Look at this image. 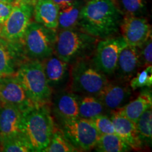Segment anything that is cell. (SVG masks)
<instances>
[{
    "label": "cell",
    "instance_id": "1",
    "mask_svg": "<svg viewBox=\"0 0 152 152\" xmlns=\"http://www.w3.org/2000/svg\"><path fill=\"white\" fill-rule=\"evenodd\" d=\"M123 18L115 0H89L83 5L77 27L98 39L117 35Z\"/></svg>",
    "mask_w": 152,
    "mask_h": 152
},
{
    "label": "cell",
    "instance_id": "2",
    "mask_svg": "<svg viewBox=\"0 0 152 152\" xmlns=\"http://www.w3.org/2000/svg\"><path fill=\"white\" fill-rule=\"evenodd\" d=\"M56 126L49 104L30 106L23 111L21 132L33 151H43Z\"/></svg>",
    "mask_w": 152,
    "mask_h": 152
},
{
    "label": "cell",
    "instance_id": "3",
    "mask_svg": "<svg viewBox=\"0 0 152 152\" xmlns=\"http://www.w3.org/2000/svg\"><path fill=\"white\" fill-rule=\"evenodd\" d=\"M98 41L97 38L80 29L60 30L57 32L54 54L71 65L78 60L90 58Z\"/></svg>",
    "mask_w": 152,
    "mask_h": 152
},
{
    "label": "cell",
    "instance_id": "4",
    "mask_svg": "<svg viewBox=\"0 0 152 152\" xmlns=\"http://www.w3.org/2000/svg\"><path fill=\"white\" fill-rule=\"evenodd\" d=\"M14 75L21 83L28 98L33 104L50 103L53 89L48 84L40 61H26L20 64Z\"/></svg>",
    "mask_w": 152,
    "mask_h": 152
},
{
    "label": "cell",
    "instance_id": "5",
    "mask_svg": "<svg viewBox=\"0 0 152 152\" xmlns=\"http://www.w3.org/2000/svg\"><path fill=\"white\" fill-rule=\"evenodd\" d=\"M70 69L72 92L83 95L97 96L109 80L95 67L90 58L77 61Z\"/></svg>",
    "mask_w": 152,
    "mask_h": 152
},
{
    "label": "cell",
    "instance_id": "6",
    "mask_svg": "<svg viewBox=\"0 0 152 152\" xmlns=\"http://www.w3.org/2000/svg\"><path fill=\"white\" fill-rule=\"evenodd\" d=\"M56 37L57 30L33 21L28 25L20 42L29 59L42 61L54 54Z\"/></svg>",
    "mask_w": 152,
    "mask_h": 152
},
{
    "label": "cell",
    "instance_id": "7",
    "mask_svg": "<svg viewBox=\"0 0 152 152\" xmlns=\"http://www.w3.org/2000/svg\"><path fill=\"white\" fill-rule=\"evenodd\" d=\"M61 130L78 151L94 149L99 134L89 120L76 118L60 121Z\"/></svg>",
    "mask_w": 152,
    "mask_h": 152
},
{
    "label": "cell",
    "instance_id": "8",
    "mask_svg": "<svg viewBox=\"0 0 152 152\" xmlns=\"http://www.w3.org/2000/svg\"><path fill=\"white\" fill-rule=\"evenodd\" d=\"M127 45L122 36L99 39L91 60L99 71L106 75H112L116 68L120 53Z\"/></svg>",
    "mask_w": 152,
    "mask_h": 152
},
{
    "label": "cell",
    "instance_id": "9",
    "mask_svg": "<svg viewBox=\"0 0 152 152\" xmlns=\"http://www.w3.org/2000/svg\"><path fill=\"white\" fill-rule=\"evenodd\" d=\"M33 14V5L15 4L8 18L0 27V37L9 42H20Z\"/></svg>",
    "mask_w": 152,
    "mask_h": 152
},
{
    "label": "cell",
    "instance_id": "10",
    "mask_svg": "<svg viewBox=\"0 0 152 152\" xmlns=\"http://www.w3.org/2000/svg\"><path fill=\"white\" fill-rule=\"evenodd\" d=\"M0 104L16 106L22 111L35 105L14 75L0 77Z\"/></svg>",
    "mask_w": 152,
    "mask_h": 152
},
{
    "label": "cell",
    "instance_id": "11",
    "mask_svg": "<svg viewBox=\"0 0 152 152\" xmlns=\"http://www.w3.org/2000/svg\"><path fill=\"white\" fill-rule=\"evenodd\" d=\"M120 30L128 45L139 48L151 37V26L142 16H123Z\"/></svg>",
    "mask_w": 152,
    "mask_h": 152
},
{
    "label": "cell",
    "instance_id": "12",
    "mask_svg": "<svg viewBox=\"0 0 152 152\" xmlns=\"http://www.w3.org/2000/svg\"><path fill=\"white\" fill-rule=\"evenodd\" d=\"M26 58L21 42L0 37V77L15 75L20 64L27 61Z\"/></svg>",
    "mask_w": 152,
    "mask_h": 152
},
{
    "label": "cell",
    "instance_id": "13",
    "mask_svg": "<svg viewBox=\"0 0 152 152\" xmlns=\"http://www.w3.org/2000/svg\"><path fill=\"white\" fill-rule=\"evenodd\" d=\"M132 94V89L127 84L118 83H109L99 92L97 98L106 110L115 111L121 109L128 102Z\"/></svg>",
    "mask_w": 152,
    "mask_h": 152
},
{
    "label": "cell",
    "instance_id": "14",
    "mask_svg": "<svg viewBox=\"0 0 152 152\" xmlns=\"http://www.w3.org/2000/svg\"><path fill=\"white\" fill-rule=\"evenodd\" d=\"M110 117L113 122L115 134L122 138L132 149H141L143 144L139 137L136 123L120 113L118 110L111 111Z\"/></svg>",
    "mask_w": 152,
    "mask_h": 152
},
{
    "label": "cell",
    "instance_id": "15",
    "mask_svg": "<svg viewBox=\"0 0 152 152\" xmlns=\"http://www.w3.org/2000/svg\"><path fill=\"white\" fill-rule=\"evenodd\" d=\"M47 80L52 88H58L64 84L70 76V64L55 54L42 61Z\"/></svg>",
    "mask_w": 152,
    "mask_h": 152
},
{
    "label": "cell",
    "instance_id": "16",
    "mask_svg": "<svg viewBox=\"0 0 152 152\" xmlns=\"http://www.w3.org/2000/svg\"><path fill=\"white\" fill-rule=\"evenodd\" d=\"M141 66L140 48L127 45L120 53L114 73L120 79L127 80L132 78Z\"/></svg>",
    "mask_w": 152,
    "mask_h": 152
},
{
    "label": "cell",
    "instance_id": "17",
    "mask_svg": "<svg viewBox=\"0 0 152 152\" xmlns=\"http://www.w3.org/2000/svg\"><path fill=\"white\" fill-rule=\"evenodd\" d=\"M79 97L80 95L68 91H62L56 95L53 102V113L58 121L79 117Z\"/></svg>",
    "mask_w": 152,
    "mask_h": 152
},
{
    "label": "cell",
    "instance_id": "18",
    "mask_svg": "<svg viewBox=\"0 0 152 152\" xmlns=\"http://www.w3.org/2000/svg\"><path fill=\"white\" fill-rule=\"evenodd\" d=\"M58 14L59 8L53 0H37L33 5L35 21L50 29H58Z\"/></svg>",
    "mask_w": 152,
    "mask_h": 152
},
{
    "label": "cell",
    "instance_id": "19",
    "mask_svg": "<svg viewBox=\"0 0 152 152\" xmlns=\"http://www.w3.org/2000/svg\"><path fill=\"white\" fill-rule=\"evenodd\" d=\"M23 111L18 107L1 104L0 106V135L21 132Z\"/></svg>",
    "mask_w": 152,
    "mask_h": 152
},
{
    "label": "cell",
    "instance_id": "20",
    "mask_svg": "<svg viewBox=\"0 0 152 152\" xmlns=\"http://www.w3.org/2000/svg\"><path fill=\"white\" fill-rule=\"evenodd\" d=\"M151 91L149 87H147V89L142 90L137 97L130 102H128L121 109H118V111L136 123L140 115L146 110L151 108Z\"/></svg>",
    "mask_w": 152,
    "mask_h": 152
},
{
    "label": "cell",
    "instance_id": "21",
    "mask_svg": "<svg viewBox=\"0 0 152 152\" xmlns=\"http://www.w3.org/2000/svg\"><path fill=\"white\" fill-rule=\"evenodd\" d=\"M84 4L83 0H75L70 5L60 9L58 28L60 30H66L77 28L80 14Z\"/></svg>",
    "mask_w": 152,
    "mask_h": 152
},
{
    "label": "cell",
    "instance_id": "22",
    "mask_svg": "<svg viewBox=\"0 0 152 152\" xmlns=\"http://www.w3.org/2000/svg\"><path fill=\"white\" fill-rule=\"evenodd\" d=\"M106 109L96 96L83 95L80 96L78 102L79 117L90 120L105 114Z\"/></svg>",
    "mask_w": 152,
    "mask_h": 152
},
{
    "label": "cell",
    "instance_id": "23",
    "mask_svg": "<svg viewBox=\"0 0 152 152\" xmlns=\"http://www.w3.org/2000/svg\"><path fill=\"white\" fill-rule=\"evenodd\" d=\"M99 152H125L132 148L115 133L100 134L94 147Z\"/></svg>",
    "mask_w": 152,
    "mask_h": 152
},
{
    "label": "cell",
    "instance_id": "24",
    "mask_svg": "<svg viewBox=\"0 0 152 152\" xmlns=\"http://www.w3.org/2000/svg\"><path fill=\"white\" fill-rule=\"evenodd\" d=\"M0 151L5 152L33 151L31 146L23 132L0 135Z\"/></svg>",
    "mask_w": 152,
    "mask_h": 152
},
{
    "label": "cell",
    "instance_id": "25",
    "mask_svg": "<svg viewBox=\"0 0 152 152\" xmlns=\"http://www.w3.org/2000/svg\"><path fill=\"white\" fill-rule=\"evenodd\" d=\"M78 151L60 128L55 126L50 141L43 152H74Z\"/></svg>",
    "mask_w": 152,
    "mask_h": 152
},
{
    "label": "cell",
    "instance_id": "26",
    "mask_svg": "<svg viewBox=\"0 0 152 152\" xmlns=\"http://www.w3.org/2000/svg\"><path fill=\"white\" fill-rule=\"evenodd\" d=\"M136 128L142 144L151 146L152 109H148L140 115L136 122Z\"/></svg>",
    "mask_w": 152,
    "mask_h": 152
},
{
    "label": "cell",
    "instance_id": "27",
    "mask_svg": "<svg viewBox=\"0 0 152 152\" xmlns=\"http://www.w3.org/2000/svg\"><path fill=\"white\" fill-rule=\"evenodd\" d=\"M117 4L123 16H142L147 7L146 0H118Z\"/></svg>",
    "mask_w": 152,
    "mask_h": 152
},
{
    "label": "cell",
    "instance_id": "28",
    "mask_svg": "<svg viewBox=\"0 0 152 152\" xmlns=\"http://www.w3.org/2000/svg\"><path fill=\"white\" fill-rule=\"evenodd\" d=\"M152 85V66H147L143 71L137 73L130 79V87L132 90L143 87H151Z\"/></svg>",
    "mask_w": 152,
    "mask_h": 152
},
{
    "label": "cell",
    "instance_id": "29",
    "mask_svg": "<svg viewBox=\"0 0 152 152\" xmlns=\"http://www.w3.org/2000/svg\"><path fill=\"white\" fill-rule=\"evenodd\" d=\"M89 121L92 123L99 135L115 133L111 117L108 116L106 114H102Z\"/></svg>",
    "mask_w": 152,
    "mask_h": 152
},
{
    "label": "cell",
    "instance_id": "30",
    "mask_svg": "<svg viewBox=\"0 0 152 152\" xmlns=\"http://www.w3.org/2000/svg\"><path fill=\"white\" fill-rule=\"evenodd\" d=\"M140 60L142 66H150L152 62V41L151 37L140 47Z\"/></svg>",
    "mask_w": 152,
    "mask_h": 152
},
{
    "label": "cell",
    "instance_id": "31",
    "mask_svg": "<svg viewBox=\"0 0 152 152\" xmlns=\"http://www.w3.org/2000/svg\"><path fill=\"white\" fill-rule=\"evenodd\" d=\"M14 5L15 4L0 1V27L8 18L14 9Z\"/></svg>",
    "mask_w": 152,
    "mask_h": 152
},
{
    "label": "cell",
    "instance_id": "32",
    "mask_svg": "<svg viewBox=\"0 0 152 152\" xmlns=\"http://www.w3.org/2000/svg\"><path fill=\"white\" fill-rule=\"evenodd\" d=\"M74 1H75V0H53V1L58 6L59 9L70 5Z\"/></svg>",
    "mask_w": 152,
    "mask_h": 152
},
{
    "label": "cell",
    "instance_id": "33",
    "mask_svg": "<svg viewBox=\"0 0 152 152\" xmlns=\"http://www.w3.org/2000/svg\"><path fill=\"white\" fill-rule=\"evenodd\" d=\"M37 1V0H16V4L26 3V4H31V5H34Z\"/></svg>",
    "mask_w": 152,
    "mask_h": 152
},
{
    "label": "cell",
    "instance_id": "34",
    "mask_svg": "<svg viewBox=\"0 0 152 152\" xmlns=\"http://www.w3.org/2000/svg\"><path fill=\"white\" fill-rule=\"evenodd\" d=\"M0 1H4V2L16 4V0H0Z\"/></svg>",
    "mask_w": 152,
    "mask_h": 152
}]
</instances>
